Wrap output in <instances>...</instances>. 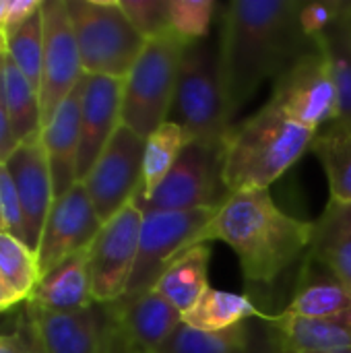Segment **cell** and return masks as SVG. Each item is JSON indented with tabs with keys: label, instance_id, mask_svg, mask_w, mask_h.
<instances>
[{
	"label": "cell",
	"instance_id": "obj_33",
	"mask_svg": "<svg viewBox=\"0 0 351 353\" xmlns=\"http://www.w3.org/2000/svg\"><path fill=\"white\" fill-rule=\"evenodd\" d=\"M132 27L149 41L172 31L170 0H118Z\"/></svg>",
	"mask_w": 351,
	"mask_h": 353
},
{
	"label": "cell",
	"instance_id": "obj_8",
	"mask_svg": "<svg viewBox=\"0 0 351 353\" xmlns=\"http://www.w3.org/2000/svg\"><path fill=\"white\" fill-rule=\"evenodd\" d=\"M267 105L312 132L337 120L339 93L327 56L317 48L298 58L275 79Z\"/></svg>",
	"mask_w": 351,
	"mask_h": 353
},
{
	"label": "cell",
	"instance_id": "obj_38",
	"mask_svg": "<svg viewBox=\"0 0 351 353\" xmlns=\"http://www.w3.org/2000/svg\"><path fill=\"white\" fill-rule=\"evenodd\" d=\"M19 145H21V141L14 134V128L10 124V118L6 114V108H4L2 95H0V163H6Z\"/></svg>",
	"mask_w": 351,
	"mask_h": 353
},
{
	"label": "cell",
	"instance_id": "obj_18",
	"mask_svg": "<svg viewBox=\"0 0 351 353\" xmlns=\"http://www.w3.org/2000/svg\"><path fill=\"white\" fill-rule=\"evenodd\" d=\"M50 353H103L108 312L93 304L77 312H46L25 302Z\"/></svg>",
	"mask_w": 351,
	"mask_h": 353
},
{
	"label": "cell",
	"instance_id": "obj_39",
	"mask_svg": "<svg viewBox=\"0 0 351 353\" xmlns=\"http://www.w3.org/2000/svg\"><path fill=\"white\" fill-rule=\"evenodd\" d=\"M0 353H27L25 337L17 327L10 333H0Z\"/></svg>",
	"mask_w": 351,
	"mask_h": 353
},
{
	"label": "cell",
	"instance_id": "obj_5",
	"mask_svg": "<svg viewBox=\"0 0 351 353\" xmlns=\"http://www.w3.org/2000/svg\"><path fill=\"white\" fill-rule=\"evenodd\" d=\"M85 74L126 79L147 39L118 0H66Z\"/></svg>",
	"mask_w": 351,
	"mask_h": 353
},
{
	"label": "cell",
	"instance_id": "obj_6",
	"mask_svg": "<svg viewBox=\"0 0 351 353\" xmlns=\"http://www.w3.org/2000/svg\"><path fill=\"white\" fill-rule=\"evenodd\" d=\"M188 41L174 31L149 39L124 79L122 124L147 139L170 116Z\"/></svg>",
	"mask_w": 351,
	"mask_h": 353
},
{
	"label": "cell",
	"instance_id": "obj_3",
	"mask_svg": "<svg viewBox=\"0 0 351 353\" xmlns=\"http://www.w3.org/2000/svg\"><path fill=\"white\" fill-rule=\"evenodd\" d=\"M314 134L265 103L223 139L221 174L228 192L269 190L310 151Z\"/></svg>",
	"mask_w": 351,
	"mask_h": 353
},
{
	"label": "cell",
	"instance_id": "obj_44",
	"mask_svg": "<svg viewBox=\"0 0 351 353\" xmlns=\"http://www.w3.org/2000/svg\"><path fill=\"white\" fill-rule=\"evenodd\" d=\"M345 21L351 29V0H345Z\"/></svg>",
	"mask_w": 351,
	"mask_h": 353
},
{
	"label": "cell",
	"instance_id": "obj_32",
	"mask_svg": "<svg viewBox=\"0 0 351 353\" xmlns=\"http://www.w3.org/2000/svg\"><path fill=\"white\" fill-rule=\"evenodd\" d=\"M217 2L213 0H170V25L184 41L194 43L211 37Z\"/></svg>",
	"mask_w": 351,
	"mask_h": 353
},
{
	"label": "cell",
	"instance_id": "obj_15",
	"mask_svg": "<svg viewBox=\"0 0 351 353\" xmlns=\"http://www.w3.org/2000/svg\"><path fill=\"white\" fill-rule=\"evenodd\" d=\"M4 165L14 180V188L21 201L25 244L37 252L46 219L56 199L41 134L23 141Z\"/></svg>",
	"mask_w": 351,
	"mask_h": 353
},
{
	"label": "cell",
	"instance_id": "obj_9",
	"mask_svg": "<svg viewBox=\"0 0 351 353\" xmlns=\"http://www.w3.org/2000/svg\"><path fill=\"white\" fill-rule=\"evenodd\" d=\"M217 207L194 211H145L134 271L122 300L153 290L166 267L192 246V240L209 223Z\"/></svg>",
	"mask_w": 351,
	"mask_h": 353
},
{
	"label": "cell",
	"instance_id": "obj_11",
	"mask_svg": "<svg viewBox=\"0 0 351 353\" xmlns=\"http://www.w3.org/2000/svg\"><path fill=\"white\" fill-rule=\"evenodd\" d=\"M143 155L145 139L120 124L91 172L85 176L83 184L103 223L134 201V194L143 184Z\"/></svg>",
	"mask_w": 351,
	"mask_h": 353
},
{
	"label": "cell",
	"instance_id": "obj_24",
	"mask_svg": "<svg viewBox=\"0 0 351 353\" xmlns=\"http://www.w3.org/2000/svg\"><path fill=\"white\" fill-rule=\"evenodd\" d=\"M209 263H211L209 244L192 246V248L180 252L166 267V271L159 275L153 290L184 314L211 288L209 285Z\"/></svg>",
	"mask_w": 351,
	"mask_h": 353
},
{
	"label": "cell",
	"instance_id": "obj_41",
	"mask_svg": "<svg viewBox=\"0 0 351 353\" xmlns=\"http://www.w3.org/2000/svg\"><path fill=\"white\" fill-rule=\"evenodd\" d=\"M12 306H17V302H14L12 294L8 292V288H6V283H4V279L0 275V312H6Z\"/></svg>",
	"mask_w": 351,
	"mask_h": 353
},
{
	"label": "cell",
	"instance_id": "obj_30",
	"mask_svg": "<svg viewBox=\"0 0 351 353\" xmlns=\"http://www.w3.org/2000/svg\"><path fill=\"white\" fill-rule=\"evenodd\" d=\"M319 50L327 56L337 93H339V118L351 122V29L343 19L317 35Z\"/></svg>",
	"mask_w": 351,
	"mask_h": 353
},
{
	"label": "cell",
	"instance_id": "obj_26",
	"mask_svg": "<svg viewBox=\"0 0 351 353\" xmlns=\"http://www.w3.org/2000/svg\"><path fill=\"white\" fill-rule=\"evenodd\" d=\"M0 95L14 134L21 143L41 134L39 91L17 68L8 54H4L0 64Z\"/></svg>",
	"mask_w": 351,
	"mask_h": 353
},
{
	"label": "cell",
	"instance_id": "obj_45",
	"mask_svg": "<svg viewBox=\"0 0 351 353\" xmlns=\"http://www.w3.org/2000/svg\"><path fill=\"white\" fill-rule=\"evenodd\" d=\"M0 232H4V230H2V223H0Z\"/></svg>",
	"mask_w": 351,
	"mask_h": 353
},
{
	"label": "cell",
	"instance_id": "obj_28",
	"mask_svg": "<svg viewBox=\"0 0 351 353\" xmlns=\"http://www.w3.org/2000/svg\"><path fill=\"white\" fill-rule=\"evenodd\" d=\"M190 137L176 122L166 120L157 130H153L145 139V155H143V184L134 199H147L155 192V188L163 182L170 170L180 159L182 151L188 147Z\"/></svg>",
	"mask_w": 351,
	"mask_h": 353
},
{
	"label": "cell",
	"instance_id": "obj_1",
	"mask_svg": "<svg viewBox=\"0 0 351 353\" xmlns=\"http://www.w3.org/2000/svg\"><path fill=\"white\" fill-rule=\"evenodd\" d=\"M300 23L298 0H234L221 14L219 56L232 116L259 87L317 50Z\"/></svg>",
	"mask_w": 351,
	"mask_h": 353
},
{
	"label": "cell",
	"instance_id": "obj_47",
	"mask_svg": "<svg viewBox=\"0 0 351 353\" xmlns=\"http://www.w3.org/2000/svg\"><path fill=\"white\" fill-rule=\"evenodd\" d=\"M277 353H285V352H277Z\"/></svg>",
	"mask_w": 351,
	"mask_h": 353
},
{
	"label": "cell",
	"instance_id": "obj_12",
	"mask_svg": "<svg viewBox=\"0 0 351 353\" xmlns=\"http://www.w3.org/2000/svg\"><path fill=\"white\" fill-rule=\"evenodd\" d=\"M43 62L39 83L41 128L52 118L56 108L85 79L77 37L66 10V0H43Z\"/></svg>",
	"mask_w": 351,
	"mask_h": 353
},
{
	"label": "cell",
	"instance_id": "obj_40",
	"mask_svg": "<svg viewBox=\"0 0 351 353\" xmlns=\"http://www.w3.org/2000/svg\"><path fill=\"white\" fill-rule=\"evenodd\" d=\"M103 353H149V352H139V350H130L126 347L124 343H120L112 333H110V327L106 329V347Z\"/></svg>",
	"mask_w": 351,
	"mask_h": 353
},
{
	"label": "cell",
	"instance_id": "obj_16",
	"mask_svg": "<svg viewBox=\"0 0 351 353\" xmlns=\"http://www.w3.org/2000/svg\"><path fill=\"white\" fill-rule=\"evenodd\" d=\"M124 79L91 77L83 79L81 95V147H79V182L91 172L114 132L122 124Z\"/></svg>",
	"mask_w": 351,
	"mask_h": 353
},
{
	"label": "cell",
	"instance_id": "obj_22",
	"mask_svg": "<svg viewBox=\"0 0 351 353\" xmlns=\"http://www.w3.org/2000/svg\"><path fill=\"white\" fill-rule=\"evenodd\" d=\"M306 256L325 265L351 290V203H327L323 215L312 221Z\"/></svg>",
	"mask_w": 351,
	"mask_h": 353
},
{
	"label": "cell",
	"instance_id": "obj_46",
	"mask_svg": "<svg viewBox=\"0 0 351 353\" xmlns=\"http://www.w3.org/2000/svg\"><path fill=\"white\" fill-rule=\"evenodd\" d=\"M341 353H351V350H350V352H341Z\"/></svg>",
	"mask_w": 351,
	"mask_h": 353
},
{
	"label": "cell",
	"instance_id": "obj_23",
	"mask_svg": "<svg viewBox=\"0 0 351 353\" xmlns=\"http://www.w3.org/2000/svg\"><path fill=\"white\" fill-rule=\"evenodd\" d=\"M157 353H277V347L269 329L261 339L248 323L217 333L199 331L182 323Z\"/></svg>",
	"mask_w": 351,
	"mask_h": 353
},
{
	"label": "cell",
	"instance_id": "obj_35",
	"mask_svg": "<svg viewBox=\"0 0 351 353\" xmlns=\"http://www.w3.org/2000/svg\"><path fill=\"white\" fill-rule=\"evenodd\" d=\"M345 17V0L300 2V23L310 39Z\"/></svg>",
	"mask_w": 351,
	"mask_h": 353
},
{
	"label": "cell",
	"instance_id": "obj_31",
	"mask_svg": "<svg viewBox=\"0 0 351 353\" xmlns=\"http://www.w3.org/2000/svg\"><path fill=\"white\" fill-rule=\"evenodd\" d=\"M6 54L17 64V68L29 79V83L39 91L41 62H43V21H41V8L19 31H14L10 37H6Z\"/></svg>",
	"mask_w": 351,
	"mask_h": 353
},
{
	"label": "cell",
	"instance_id": "obj_37",
	"mask_svg": "<svg viewBox=\"0 0 351 353\" xmlns=\"http://www.w3.org/2000/svg\"><path fill=\"white\" fill-rule=\"evenodd\" d=\"M17 329L25 337L27 353H50L48 347H46V343H43V339H41V335H39V329L35 325V319H33V314H31V310L27 306H25V310L17 319Z\"/></svg>",
	"mask_w": 351,
	"mask_h": 353
},
{
	"label": "cell",
	"instance_id": "obj_34",
	"mask_svg": "<svg viewBox=\"0 0 351 353\" xmlns=\"http://www.w3.org/2000/svg\"><path fill=\"white\" fill-rule=\"evenodd\" d=\"M0 223L6 234L25 242L21 201L14 188V180L4 163H0Z\"/></svg>",
	"mask_w": 351,
	"mask_h": 353
},
{
	"label": "cell",
	"instance_id": "obj_42",
	"mask_svg": "<svg viewBox=\"0 0 351 353\" xmlns=\"http://www.w3.org/2000/svg\"><path fill=\"white\" fill-rule=\"evenodd\" d=\"M4 12H6V0H0V33L4 29Z\"/></svg>",
	"mask_w": 351,
	"mask_h": 353
},
{
	"label": "cell",
	"instance_id": "obj_19",
	"mask_svg": "<svg viewBox=\"0 0 351 353\" xmlns=\"http://www.w3.org/2000/svg\"><path fill=\"white\" fill-rule=\"evenodd\" d=\"M277 352L341 353L351 350V308L329 319L304 321L288 314L265 316Z\"/></svg>",
	"mask_w": 351,
	"mask_h": 353
},
{
	"label": "cell",
	"instance_id": "obj_21",
	"mask_svg": "<svg viewBox=\"0 0 351 353\" xmlns=\"http://www.w3.org/2000/svg\"><path fill=\"white\" fill-rule=\"evenodd\" d=\"M46 312H77L95 304L89 273V250L79 252L46 273L27 300Z\"/></svg>",
	"mask_w": 351,
	"mask_h": 353
},
{
	"label": "cell",
	"instance_id": "obj_43",
	"mask_svg": "<svg viewBox=\"0 0 351 353\" xmlns=\"http://www.w3.org/2000/svg\"><path fill=\"white\" fill-rule=\"evenodd\" d=\"M4 54H6V39H4V35L0 33V64H2Z\"/></svg>",
	"mask_w": 351,
	"mask_h": 353
},
{
	"label": "cell",
	"instance_id": "obj_29",
	"mask_svg": "<svg viewBox=\"0 0 351 353\" xmlns=\"http://www.w3.org/2000/svg\"><path fill=\"white\" fill-rule=\"evenodd\" d=\"M0 275L17 304H25L41 279L37 252L6 232H0Z\"/></svg>",
	"mask_w": 351,
	"mask_h": 353
},
{
	"label": "cell",
	"instance_id": "obj_27",
	"mask_svg": "<svg viewBox=\"0 0 351 353\" xmlns=\"http://www.w3.org/2000/svg\"><path fill=\"white\" fill-rule=\"evenodd\" d=\"M250 319H265V316L259 312V308L252 304L248 296L213 290V288H209L197 300V304L182 314V323L186 327L207 333L228 331L248 323Z\"/></svg>",
	"mask_w": 351,
	"mask_h": 353
},
{
	"label": "cell",
	"instance_id": "obj_4",
	"mask_svg": "<svg viewBox=\"0 0 351 353\" xmlns=\"http://www.w3.org/2000/svg\"><path fill=\"white\" fill-rule=\"evenodd\" d=\"M168 120L184 128L190 141L223 145L234 116L223 85L219 37L188 43L184 50Z\"/></svg>",
	"mask_w": 351,
	"mask_h": 353
},
{
	"label": "cell",
	"instance_id": "obj_7",
	"mask_svg": "<svg viewBox=\"0 0 351 353\" xmlns=\"http://www.w3.org/2000/svg\"><path fill=\"white\" fill-rule=\"evenodd\" d=\"M223 145L188 143L176 165L147 199L132 203L145 211H194L219 207L228 199L223 184Z\"/></svg>",
	"mask_w": 351,
	"mask_h": 353
},
{
	"label": "cell",
	"instance_id": "obj_25",
	"mask_svg": "<svg viewBox=\"0 0 351 353\" xmlns=\"http://www.w3.org/2000/svg\"><path fill=\"white\" fill-rule=\"evenodd\" d=\"M310 151L321 161L327 184L329 201L351 203V122L337 118L323 126L312 141Z\"/></svg>",
	"mask_w": 351,
	"mask_h": 353
},
{
	"label": "cell",
	"instance_id": "obj_14",
	"mask_svg": "<svg viewBox=\"0 0 351 353\" xmlns=\"http://www.w3.org/2000/svg\"><path fill=\"white\" fill-rule=\"evenodd\" d=\"M110 333L130 350L157 353L182 325V312L155 290L106 306Z\"/></svg>",
	"mask_w": 351,
	"mask_h": 353
},
{
	"label": "cell",
	"instance_id": "obj_2",
	"mask_svg": "<svg viewBox=\"0 0 351 353\" xmlns=\"http://www.w3.org/2000/svg\"><path fill=\"white\" fill-rule=\"evenodd\" d=\"M209 242H223L234 250L248 283L273 285L308 254L312 221L281 211L269 190H242L228 194L192 246Z\"/></svg>",
	"mask_w": 351,
	"mask_h": 353
},
{
	"label": "cell",
	"instance_id": "obj_36",
	"mask_svg": "<svg viewBox=\"0 0 351 353\" xmlns=\"http://www.w3.org/2000/svg\"><path fill=\"white\" fill-rule=\"evenodd\" d=\"M43 0H6V12H4V39L10 37L14 31H19L35 12H39Z\"/></svg>",
	"mask_w": 351,
	"mask_h": 353
},
{
	"label": "cell",
	"instance_id": "obj_13",
	"mask_svg": "<svg viewBox=\"0 0 351 353\" xmlns=\"http://www.w3.org/2000/svg\"><path fill=\"white\" fill-rule=\"evenodd\" d=\"M101 225L103 221L99 219L83 182H77L68 192L54 199L37 246L41 277L66 259L89 250Z\"/></svg>",
	"mask_w": 351,
	"mask_h": 353
},
{
	"label": "cell",
	"instance_id": "obj_17",
	"mask_svg": "<svg viewBox=\"0 0 351 353\" xmlns=\"http://www.w3.org/2000/svg\"><path fill=\"white\" fill-rule=\"evenodd\" d=\"M81 95L83 81L56 108L52 118L41 128V141L50 163L56 199L68 192L79 182L77 165L81 147Z\"/></svg>",
	"mask_w": 351,
	"mask_h": 353
},
{
	"label": "cell",
	"instance_id": "obj_10",
	"mask_svg": "<svg viewBox=\"0 0 351 353\" xmlns=\"http://www.w3.org/2000/svg\"><path fill=\"white\" fill-rule=\"evenodd\" d=\"M143 211L130 203L106 221L89 246V273L95 304L108 306L124 298L141 238Z\"/></svg>",
	"mask_w": 351,
	"mask_h": 353
},
{
	"label": "cell",
	"instance_id": "obj_20",
	"mask_svg": "<svg viewBox=\"0 0 351 353\" xmlns=\"http://www.w3.org/2000/svg\"><path fill=\"white\" fill-rule=\"evenodd\" d=\"M351 308V290L325 265L306 256L283 314L304 321L335 316Z\"/></svg>",
	"mask_w": 351,
	"mask_h": 353
}]
</instances>
